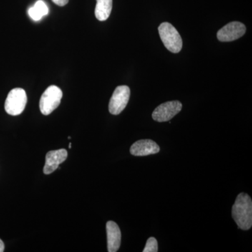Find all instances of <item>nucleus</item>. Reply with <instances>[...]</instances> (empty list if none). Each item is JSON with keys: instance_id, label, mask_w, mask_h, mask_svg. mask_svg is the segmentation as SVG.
Instances as JSON below:
<instances>
[{"instance_id": "nucleus-1", "label": "nucleus", "mask_w": 252, "mask_h": 252, "mask_svg": "<svg viewBox=\"0 0 252 252\" xmlns=\"http://www.w3.org/2000/svg\"><path fill=\"white\" fill-rule=\"evenodd\" d=\"M232 216L238 228L248 230L252 225V201L248 194H239L232 207Z\"/></svg>"}, {"instance_id": "nucleus-2", "label": "nucleus", "mask_w": 252, "mask_h": 252, "mask_svg": "<svg viewBox=\"0 0 252 252\" xmlns=\"http://www.w3.org/2000/svg\"><path fill=\"white\" fill-rule=\"evenodd\" d=\"M158 32L164 46L170 52L178 54L182 49V39L176 28L169 23H162L158 27Z\"/></svg>"}, {"instance_id": "nucleus-3", "label": "nucleus", "mask_w": 252, "mask_h": 252, "mask_svg": "<svg viewBox=\"0 0 252 252\" xmlns=\"http://www.w3.org/2000/svg\"><path fill=\"white\" fill-rule=\"evenodd\" d=\"M27 100V94L25 90L21 88L12 89L5 101V111L9 115H20L26 108Z\"/></svg>"}, {"instance_id": "nucleus-4", "label": "nucleus", "mask_w": 252, "mask_h": 252, "mask_svg": "<svg viewBox=\"0 0 252 252\" xmlns=\"http://www.w3.org/2000/svg\"><path fill=\"white\" fill-rule=\"evenodd\" d=\"M63 97V92L58 86H50L44 91L39 101V109L41 114L49 115L58 108Z\"/></svg>"}, {"instance_id": "nucleus-5", "label": "nucleus", "mask_w": 252, "mask_h": 252, "mask_svg": "<svg viewBox=\"0 0 252 252\" xmlns=\"http://www.w3.org/2000/svg\"><path fill=\"white\" fill-rule=\"evenodd\" d=\"M130 96V90L128 86H118L109 101V112L113 115H119L121 114L128 103Z\"/></svg>"}, {"instance_id": "nucleus-6", "label": "nucleus", "mask_w": 252, "mask_h": 252, "mask_svg": "<svg viewBox=\"0 0 252 252\" xmlns=\"http://www.w3.org/2000/svg\"><path fill=\"white\" fill-rule=\"evenodd\" d=\"M182 109L180 101H170L159 105L152 114V118L158 122H165L171 120Z\"/></svg>"}, {"instance_id": "nucleus-7", "label": "nucleus", "mask_w": 252, "mask_h": 252, "mask_svg": "<svg viewBox=\"0 0 252 252\" xmlns=\"http://www.w3.org/2000/svg\"><path fill=\"white\" fill-rule=\"evenodd\" d=\"M246 32V27L242 23L231 22L223 26L217 32V39L223 42L236 40Z\"/></svg>"}, {"instance_id": "nucleus-8", "label": "nucleus", "mask_w": 252, "mask_h": 252, "mask_svg": "<svg viewBox=\"0 0 252 252\" xmlns=\"http://www.w3.org/2000/svg\"><path fill=\"white\" fill-rule=\"evenodd\" d=\"M67 150L64 149L51 151L46 156V163L44 167V173L49 175L59 167L60 164L65 161L67 158Z\"/></svg>"}, {"instance_id": "nucleus-9", "label": "nucleus", "mask_w": 252, "mask_h": 252, "mask_svg": "<svg viewBox=\"0 0 252 252\" xmlns=\"http://www.w3.org/2000/svg\"><path fill=\"white\" fill-rule=\"evenodd\" d=\"M160 147L152 140H141L137 141L130 147V154L135 157L156 154L160 152Z\"/></svg>"}, {"instance_id": "nucleus-10", "label": "nucleus", "mask_w": 252, "mask_h": 252, "mask_svg": "<svg viewBox=\"0 0 252 252\" xmlns=\"http://www.w3.org/2000/svg\"><path fill=\"white\" fill-rule=\"evenodd\" d=\"M106 229H107L108 252H117L122 243V233L119 225L115 222L109 220L106 225Z\"/></svg>"}, {"instance_id": "nucleus-11", "label": "nucleus", "mask_w": 252, "mask_h": 252, "mask_svg": "<svg viewBox=\"0 0 252 252\" xmlns=\"http://www.w3.org/2000/svg\"><path fill=\"white\" fill-rule=\"evenodd\" d=\"M94 15L99 21H104L108 19L112 10L113 0H96Z\"/></svg>"}, {"instance_id": "nucleus-12", "label": "nucleus", "mask_w": 252, "mask_h": 252, "mask_svg": "<svg viewBox=\"0 0 252 252\" xmlns=\"http://www.w3.org/2000/svg\"><path fill=\"white\" fill-rule=\"evenodd\" d=\"M144 252H158V242L157 239L151 237L147 240L146 243L145 248H144Z\"/></svg>"}, {"instance_id": "nucleus-13", "label": "nucleus", "mask_w": 252, "mask_h": 252, "mask_svg": "<svg viewBox=\"0 0 252 252\" xmlns=\"http://www.w3.org/2000/svg\"><path fill=\"white\" fill-rule=\"evenodd\" d=\"M34 7L35 8L36 11L39 12V14L41 16H46L49 12V9H48L47 6H46L45 3L41 0L36 1V4H34Z\"/></svg>"}, {"instance_id": "nucleus-14", "label": "nucleus", "mask_w": 252, "mask_h": 252, "mask_svg": "<svg viewBox=\"0 0 252 252\" xmlns=\"http://www.w3.org/2000/svg\"><path fill=\"white\" fill-rule=\"evenodd\" d=\"M28 14H29V16H31L32 18L34 21H39L42 16H41L40 14H39L37 11H36L35 8L33 6V7L31 8L28 11Z\"/></svg>"}, {"instance_id": "nucleus-15", "label": "nucleus", "mask_w": 252, "mask_h": 252, "mask_svg": "<svg viewBox=\"0 0 252 252\" xmlns=\"http://www.w3.org/2000/svg\"><path fill=\"white\" fill-rule=\"evenodd\" d=\"M53 2L58 6H64L69 2V0H52Z\"/></svg>"}, {"instance_id": "nucleus-16", "label": "nucleus", "mask_w": 252, "mask_h": 252, "mask_svg": "<svg viewBox=\"0 0 252 252\" xmlns=\"http://www.w3.org/2000/svg\"><path fill=\"white\" fill-rule=\"evenodd\" d=\"M4 251V244L3 243L2 240L0 239V252Z\"/></svg>"}, {"instance_id": "nucleus-17", "label": "nucleus", "mask_w": 252, "mask_h": 252, "mask_svg": "<svg viewBox=\"0 0 252 252\" xmlns=\"http://www.w3.org/2000/svg\"><path fill=\"white\" fill-rule=\"evenodd\" d=\"M69 149H71V147H72V143H69Z\"/></svg>"}]
</instances>
